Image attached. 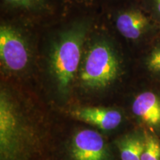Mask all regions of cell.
<instances>
[{"instance_id": "cell-1", "label": "cell", "mask_w": 160, "mask_h": 160, "mask_svg": "<svg viewBox=\"0 0 160 160\" xmlns=\"http://www.w3.org/2000/svg\"><path fill=\"white\" fill-rule=\"evenodd\" d=\"M88 25L82 22L62 32L52 47L50 68L62 92L68 90L79 68Z\"/></svg>"}, {"instance_id": "cell-2", "label": "cell", "mask_w": 160, "mask_h": 160, "mask_svg": "<svg viewBox=\"0 0 160 160\" xmlns=\"http://www.w3.org/2000/svg\"><path fill=\"white\" fill-rule=\"evenodd\" d=\"M119 70V60L113 48L105 40H99L93 43L86 53L81 80L86 87L104 88L114 81Z\"/></svg>"}, {"instance_id": "cell-3", "label": "cell", "mask_w": 160, "mask_h": 160, "mask_svg": "<svg viewBox=\"0 0 160 160\" xmlns=\"http://www.w3.org/2000/svg\"><path fill=\"white\" fill-rule=\"evenodd\" d=\"M28 139V129L14 102L7 93L0 94V152L2 160H17Z\"/></svg>"}, {"instance_id": "cell-4", "label": "cell", "mask_w": 160, "mask_h": 160, "mask_svg": "<svg viewBox=\"0 0 160 160\" xmlns=\"http://www.w3.org/2000/svg\"><path fill=\"white\" fill-rule=\"evenodd\" d=\"M0 59L4 68L18 72L28 65L30 51L21 33L11 25L0 27Z\"/></svg>"}, {"instance_id": "cell-5", "label": "cell", "mask_w": 160, "mask_h": 160, "mask_svg": "<svg viewBox=\"0 0 160 160\" xmlns=\"http://www.w3.org/2000/svg\"><path fill=\"white\" fill-rule=\"evenodd\" d=\"M74 160H107V148L103 137L93 130L85 129L75 134L71 142Z\"/></svg>"}, {"instance_id": "cell-6", "label": "cell", "mask_w": 160, "mask_h": 160, "mask_svg": "<svg viewBox=\"0 0 160 160\" xmlns=\"http://www.w3.org/2000/svg\"><path fill=\"white\" fill-rule=\"evenodd\" d=\"M70 113L75 119L104 131L115 129L122 120L119 111L108 108L82 107L72 110Z\"/></svg>"}, {"instance_id": "cell-7", "label": "cell", "mask_w": 160, "mask_h": 160, "mask_svg": "<svg viewBox=\"0 0 160 160\" xmlns=\"http://www.w3.org/2000/svg\"><path fill=\"white\" fill-rule=\"evenodd\" d=\"M132 111L151 128L160 127V97L153 92H143L135 98Z\"/></svg>"}, {"instance_id": "cell-8", "label": "cell", "mask_w": 160, "mask_h": 160, "mask_svg": "<svg viewBox=\"0 0 160 160\" xmlns=\"http://www.w3.org/2000/svg\"><path fill=\"white\" fill-rule=\"evenodd\" d=\"M149 25L148 18L139 11L131 10L120 13L116 19V26L120 33L128 39H137Z\"/></svg>"}, {"instance_id": "cell-9", "label": "cell", "mask_w": 160, "mask_h": 160, "mask_svg": "<svg viewBox=\"0 0 160 160\" xmlns=\"http://www.w3.org/2000/svg\"><path fill=\"white\" fill-rule=\"evenodd\" d=\"M143 145L144 138L135 136H129L122 139L118 144L121 159L141 160Z\"/></svg>"}, {"instance_id": "cell-10", "label": "cell", "mask_w": 160, "mask_h": 160, "mask_svg": "<svg viewBox=\"0 0 160 160\" xmlns=\"http://www.w3.org/2000/svg\"><path fill=\"white\" fill-rule=\"evenodd\" d=\"M141 160H160V142L151 133L145 132Z\"/></svg>"}, {"instance_id": "cell-11", "label": "cell", "mask_w": 160, "mask_h": 160, "mask_svg": "<svg viewBox=\"0 0 160 160\" xmlns=\"http://www.w3.org/2000/svg\"><path fill=\"white\" fill-rule=\"evenodd\" d=\"M8 5L28 11H38L45 6V0H3Z\"/></svg>"}, {"instance_id": "cell-12", "label": "cell", "mask_w": 160, "mask_h": 160, "mask_svg": "<svg viewBox=\"0 0 160 160\" xmlns=\"http://www.w3.org/2000/svg\"><path fill=\"white\" fill-rule=\"evenodd\" d=\"M147 66L150 71L156 73H160V47L151 52L147 59Z\"/></svg>"}, {"instance_id": "cell-13", "label": "cell", "mask_w": 160, "mask_h": 160, "mask_svg": "<svg viewBox=\"0 0 160 160\" xmlns=\"http://www.w3.org/2000/svg\"><path fill=\"white\" fill-rule=\"evenodd\" d=\"M156 6H157V9L159 13H160V0H155Z\"/></svg>"}, {"instance_id": "cell-14", "label": "cell", "mask_w": 160, "mask_h": 160, "mask_svg": "<svg viewBox=\"0 0 160 160\" xmlns=\"http://www.w3.org/2000/svg\"><path fill=\"white\" fill-rule=\"evenodd\" d=\"M77 1L81 2H88V1H90V0H77Z\"/></svg>"}]
</instances>
